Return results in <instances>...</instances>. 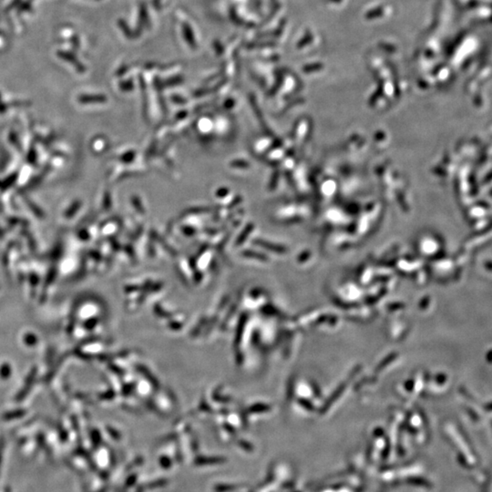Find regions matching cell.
I'll return each mask as SVG.
<instances>
[{
  "label": "cell",
  "instance_id": "obj_1",
  "mask_svg": "<svg viewBox=\"0 0 492 492\" xmlns=\"http://www.w3.org/2000/svg\"><path fill=\"white\" fill-rule=\"evenodd\" d=\"M90 99H92V100H94V99H95L96 101H101V100L103 101V100H104V98H103V97H92V98H91V97H85V98H80V100H81V101H83V102H85V103L87 101H88V100H90Z\"/></svg>",
  "mask_w": 492,
  "mask_h": 492
}]
</instances>
